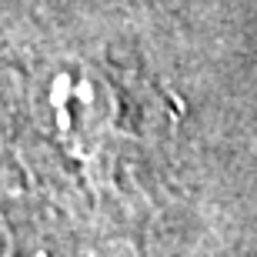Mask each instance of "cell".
<instances>
[{"mask_svg": "<svg viewBox=\"0 0 257 257\" xmlns=\"http://www.w3.org/2000/svg\"><path fill=\"white\" fill-rule=\"evenodd\" d=\"M30 104L40 124L77 154L104 151L127 110L117 77L87 57H57L34 70Z\"/></svg>", "mask_w": 257, "mask_h": 257, "instance_id": "obj_1", "label": "cell"}]
</instances>
